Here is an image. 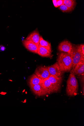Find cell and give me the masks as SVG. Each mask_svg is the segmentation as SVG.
<instances>
[{
    "instance_id": "cell-4",
    "label": "cell",
    "mask_w": 84,
    "mask_h": 126,
    "mask_svg": "<svg viewBox=\"0 0 84 126\" xmlns=\"http://www.w3.org/2000/svg\"><path fill=\"white\" fill-rule=\"evenodd\" d=\"M30 87L32 92L37 96H43L48 94L42 83Z\"/></svg>"
},
{
    "instance_id": "cell-10",
    "label": "cell",
    "mask_w": 84,
    "mask_h": 126,
    "mask_svg": "<svg viewBox=\"0 0 84 126\" xmlns=\"http://www.w3.org/2000/svg\"><path fill=\"white\" fill-rule=\"evenodd\" d=\"M75 76H80L84 74V59H82L75 66L73 70H71Z\"/></svg>"
},
{
    "instance_id": "cell-20",
    "label": "cell",
    "mask_w": 84,
    "mask_h": 126,
    "mask_svg": "<svg viewBox=\"0 0 84 126\" xmlns=\"http://www.w3.org/2000/svg\"><path fill=\"white\" fill-rule=\"evenodd\" d=\"M6 49V48L3 45H0V51H4Z\"/></svg>"
},
{
    "instance_id": "cell-3",
    "label": "cell",
    "mask_w": 84,
    "mask_h": 126,
    "mask_svg": "<svg viewBox=\"0 0 84 126\" xmlns=\"http://www.w3.org/2000/svg\"><path fill=\"white\" fill-rule=\"evenodd\" d=\"M73 61L72 69L73 70L75 65L82 59H84V56L82 53L80 45H73V48L70 54Z\"/></svg>"
},
{
    "instance_id": "cell-15",
    "label": "cell",
    "mask_w": 84,
    "mask_h": 126,
    "mask_svg": "<svg viewBox=\"0 0 84 126\" xmlns=\"http://www.w3.org/2000/svg\"><path fill=\"white\" fill-rule=\"evenodd\" d=\"M40 45L47 49L49 50L52 53L51 46V44L47 41H45L42 36H40L39 40Z\"/></svg>"
},
{
    "instance_id": "cell-6",
    "label": "cell",
    "mask_w": 84,
    "mask_h": 126,
    "mask_svg": "<svg viewBox=\"0 0 84 126\" xmlns=\"http://www.w3.org/2000/svg\"><path fill=\"white\" fill-rule=\"evenodd\" d=\"M42 83L48 94L58 92L60 90L53 85L48 78L43 80Z\"/></svg>"
},
{
    "instance_id": "cell-19",
    "label": "cell",
    "mask_w": 84,
    "mask_h": 126,
    "mask_svg": "<svg viewBox=\"0 0 84 126\" xmlns=\"http://www.w3.org/2000/svg\"><path fill=\"white\" fill-rule=\"evenodd\" d=\"M57 5L59 7L63 4L64 0H57Z\"/></svg>"
},
{
    "instance_id": "cell-17",
    "label": "cell",
    "mask_w": 84,
    "mask_h": 126,
    "mask_svg": "<svg viewBox=\"0 0 84 126\" xmlns=\"http://www.w3.org/2000/svg\"><path fill=\"white\" fill-rule=\"evenodd\" d=\"M58 8L60 10H61L63 12H69L72 11L70 9L64 4L59 7Z\"/></svg>"
},
{
    "instance_id": "cell-2",
    "label": "cell",
    "mask_w": 84,
    "mask_h": 126,
    "mask_svg": "<svg viewBox=\"0 0 84 126\" xmlns=\"http://www.w3.org/2000/svg\"><path fill=\"white\" fill-rule=\"evenodd\" d=\"M66 93L69 97L76 95L78 94L79 84L75 76L72 72L70 71L67 81Z\"/></svg>"
},
{
    "instance_id": "cell-11",
    "label": "cell",
    "mask_w": 84,
    "mask_h": 126,
    "mask_svg": "<svg viewBox=\"0 0 84 126\" xmlns=\"http://www.w3.org/2000/svg\"><path fill=\"white\" fill-rule=\"evenodd\" d=\"M24 46L29 51L35 53H37L39 46L29 40H25L22 41Z\"/></svg>"
},
{
    "instance_id": "cell-16",
    "label": "cell",
    "mask_w": 84,
    "mask_h": 126,
    "mask_svg": "<svg viewBox=\"0 0 84 126\" xmlns=\"http://www.w3.org/2000/svg\"><path fill=\"white\" fill-rule=\"evenodd\" d=\"M63 4L73 10L75 8L76 2L74 0H64Z\"/></svg>"
},
{
    "instance_id": "cell-13",
    "label": "cell",
    "mask_w": 84,
    "mask_h": 126,
    "mask_svg": "<svg viewBox=\"0 0 84 126\" xmlns=\"http://www.w3.org/2000/svg\"><path fill=\"white\" fill-rule=\"evenodd\" d=\"M43 80L38 78L35 74H33L29 78L28 84L30 86H32L42 83Z\"/></svg>"
},
{
    "instance_id": "cell-8",
    "label": "cell",
    "mask_w": 84,
    "mask_h": 126,
    "mask_svg": "<svg viewBox=\"0 0 84 126\" xmlns=\"http://www.w3.org/2000/svg\"><path fill=\"white\" fill-rule=\"evenodd\" d=\"M49 72L51 75L58 77H63L65 72L61 71L57 62L53 64L48 67Z\"/></svg>"
},
{
    "instance_id": "cell-22",
    "label": "cell",
    "mask_w": 84,
    "mask_h": 126,
    "mask_svg": "<svg viewBox=\"0 0 84 126\" xmlns=\"http://www.w3.org/2000/svg\"><path fill=\"white\" fill-rule=\"evenodd\" d=\"M54 6L55 7H58L57 4V0H53L52 1Z\"/></svg>"
},
{
    "instance_id": "cell-7",
    "label": "cell",
    "mask_w": 84,
    "mask_h": 126,
    "mask_svg": "<svg viewBox=\"0 0 84 126\" xmlns=\"http://www.w3.org/2000/svg\"><path fill=\"white\" fill-rule=\"evenodd\" d=\"M73 48V45L67 40L64 41L59 44L58 50L61 52L70 54Z\"/></svg>"
},
{
    "instance_id": "cell-9",
    "label": "cell",
    "mask_w": 84,
    "mask_h": 126,
    "mask_svg": "<svg viewBox=\"0 0 84 126\" xmlns=\"http://www.w3.org/2000/svg\"><path fill=\"white\" fill-rule=\"evenodd\" d=\"M40 38V36L39 32L37 29H36L30 34L26 40L30 41L39 46Z\"/></svg>"
},
{
    "instance_id": "cell-1",
    "label": "cell",
    "mask_w": 84,
    "mask_h": 126,
    "mask_svg": "<svg viewBox=\"0 0 84 126\" xmlns=\"http://www.w3.org/2000/svg\"><path fill=\"white\" fill-rule=\"evenodd\" d=\"M57 62L61 71L68 72L72 69L73 61L70 54L62 52L58 55Z\"/></svg>"
},
{
    "instance_id": "cell-18",
    "label": "cell",
    "mask_w": 84,
    "mask_h": 126,
    "mask_svg": "<svg viewBox=\"0 0 84 126\" xmlns=\"http://www.w3.org/2000/svg\"><path fill=\"white\" fill-rule=\"evenodd\" d=\"M84 74H83L81 76L80 78V81L82 88V94L83 95H84Z\"/></svg>"
},
{
    "instance_id": "cell-5",
    "label": "cell",
    "mask_w": 84,
    "mask_h": 126,
    "mask_svg": "<svg viewBox=\"0 0 84 126\" xmlns=\"http://www.w3.org/2000/svg\"><path fill=\"white\" fill-rule=\"evenodd\" d=\"M35 74L39 78L43 80L49 78L50 74L48 66H39L36 69Z\"/></svg>"
},
{
    "instance_id": "cell-21",
    "label": "cell",
    "mask_w": 84,
    "mask_h": 126,
    "mask_svg": "<svg viewBox=\"0 0 84 126\" xmlns=\"http://www.w3.org/2000/svg\"><path fill=\"white\" fill-rule=\"evenodd\" d=\"M80 46L82 53L84 56V44H81Z\"/></svg>"
},
{
    "instance_id": "cell-12",
    "label": "cell",
    "mask_w": 84,
    "mask_h": 126,
    "mask_svg": "<svg viewBox=\"0 0 84 126\" xmlns=\"http://www.w3.org/2000/svg\"><path fill=\"white\" fill-rule=\"evenodd\" d=\"M63 76L60 77L51 75L48 78L53 85L60 90L63 82Z\"/></svg>"
},
{
    "instance_id": "cell-14",
    "label": "cell",
    "mask_w": 84,
    "mask_h": 126,
    "mask_svg": "<svg viewBox=\"0 0 84 126\" xmlns=\"http://www.w3.org/2000/svg\"><path fill=\"white\" fill-rule=\"evenodd\" d=\"M37 53L42 57L51 58L53 56L51 52L40 45L38 49Z\"/></svg>"
}]
</instances>
